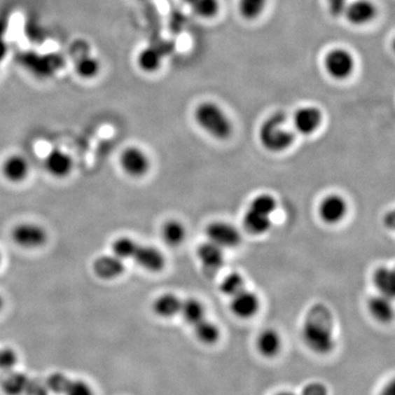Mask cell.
<instances>
[{
	"label": "cell",
	"instance_id": "cell-1",
	"mask_svg": "<svg viewBox=\"0 0 395 395\" xmlns=\"http://www.w3.org/2000/svg\"><path fill=\"white\" fill-rule=\"evenodd\" d=\"M301 334L304 344L317 355H327L334 350V319L325 304H314L307 311Z\"/></svg>",
	"mask_w": 395,
	"mask_h": 395
},
{
	"label": "cell",
	"instance_id": "cell-2",
	"mask_svg": "<svg viewBox=\"0 0 395 395\" xmlns=\"http://www.w3.org/2000/svg\"><path fill=\"white\" fill-rule=\"evenodd\" d=\"M259 139L261 145L270 152L288 150L294 142V130L286 114L278 112L265 120L259 129Z\"/></svg>",
	"mask_w": 395,
	"mask_h": 395
},
{
	"label": "cell",
	"instance_id": "cell-3",
	"mask_svg": "<svg viewBox=\"0 0 395 395\" xmlns=\"http://www.w3.org/2000/svg\"><path fill=\"white\" fill-rule=\"evenodd\" d=\"M195 118L198 125L216 139H226L233 132V125L226 112L213 102H203L198 106Z\"/></svg>",
	"mask_w": 395,
	"mask_h": 395
},
{
	"label": "cell",
	"instance_id": "cell-4",
	"mask_svg": "<svg viewBox=\"0 0 395 395\" xmlns=\"http://www.w3.org/2000/svg\"><path fill=\"white\" fill-rule=\"evenodd\" d=\"M13 243L21 249H36L46 245L48 240L46 228L39 224L25 222L15 226L11 232Z\"/></svg>",
	"mask_w": 395,
	"mask_h": 395
},
{
	"label": "cell",
	"instance_id": "cell-5",
	"mask_svg": "<svg viewBox=\"0 0 395 395\" xmlns=\"http://www.w3.org/2000/svg\"><path fill=\"white\" fill-rule=\"evenodd\" d=\"M324 65L329 76L337 81H344L354 71L355 60L347 50L334 48L325 57Z\"/></svg>",
	"mask_w": 395,
	"mask_h": 395
},
{
	"label": "cell",
	"instance_id": "cell-6",
	"mask_svg": "<svg viewBox=\"0 0 395 395\" xmlns=\"http://www.w3.org/2000/svg\"><path fill=\"white\" fill-rule=\"evenodd\" d=\"M120 165L131 177H143L150 169V158L146 153L137 146L127 147L120 156Z\"/></svg>",
	"mask_w": 395,
	"mask_h": 395
},
{
	"label": "cell",
	"instance_id": "cell-7",
	"mask_svg": "<svg viewBox=\"0 0 395 395\" xmlns=\"http://www.w3.org/2000/svg\"><path fill=\"white\" fill-rule=\"evenodd\" d=\"M209 242L216 244L221 249H232L241 243L240 230L226 222H213L207 228Z\"/></svg>",
	"mask_w": 395,
	"mask_h": 395
},
{
	"label": "cell",
	"instance_id": "cell-8",
	"mask_svg": "<svg viewBox=\"0 0 395 395\" xmlns=\"http://www.w3.org/2000/svg\"><path fill=\"white\" fill-rule=\"evenodd\" d=\"M347 202L340 195H329L319 205V216L327 224H337L347 214Z\"/></svg>",
	"mask_w": 395,
	"mask_h": 395
},
{
	"label": "cell",
	"instance_id": "cell-9",
	"mask_svg": "<svg viewBox=\"0 0 395 395\" xmlns=\"http://www.w3.org/2000/svg\"><path fill=\"white\" fill-rule=\"evenodd\" d=\"M322 112L315 106H303L294 113L293 129L301 134L310 135L314 133L322 123Z\"/></svg>",
	"mask_w": 395,
	"mask_h": 395
},
{
	"label": "cell",
	"instance_id": "cell-10",
	"mask_svg": "<svg viewBox=\"0 0 395 395\" xmlns=\"http://www.w3.org/2000/svg\"><path fill=\"white\" fill-rule=\"evenodd\" d=\"M344 13L354 26H363L375 19L377 8L370 0H355L348 4Z\"/></svg>",
	"mask_w": 395,
	"mask_h": 395
},
{
	"label": "cell",
	"instance_id": "cell-11",
	"mask_svg": "<svg viewBox=\"0 0 395 395\" xmlns=\"http://www.w3.org/2000/svg\"><path fill=\"white\" fill-rule=\"evenodd\" d=\"M133 261L146 270L152 271V272H158L165 267L164 255L160 249H156L154 246L141 245L139 244L137 251H135Z\"/></svg>",
	"mask_w": 395,
	"mask_h": 395
},
{
	"label": "cell",
	"instance_id": "cell-12",
	"mask_svg": "<svg viewBox=\"0 0 395 395\" xmlns=\"http://www.w3.org/2000/svg\"><path fill=\"white\" fill-rule=\"evenodd\" d=\"M44 167L53 177H67L73 170V160L64 151L53 148L44 158Z\"/></svg>",
	"mask_w": 395,
	"mask_h": 395
},
{
	"label": "cell",
	"instance_id": "cell-13",
	"mask_svg": "<svg viewBox=\"0 0 395 395\" xmlns=\"http://www.w3.org/2000/svg\"><path fill=\"white\" fill-rule=\"evenodd\" d=\"M95 275L104 280L118 278L125 272V263L122 259L112 255H102L95 259L92 263Z\"/></svg>",
	"mask_w": 395,
	"mask_h": 395
},
{
	"label": "cell",
	"instance_id": "cell-14",
	"mask_svg": "<svg viewBox=\"0 0 395 395\" xmlns=\"http://www.w3.org/2000/svg\"><path fill=\"white\" fill-rule=\"evenodd\" d=\"M232 311L236 317L242 319H249L258 312L259 299L256 294L249 290H242L235 296H232Z\"/></svg>",
	"mask_w": 395,
	"mask_h": 395
},
{
	"label": "cell",
	"instance_id": "cell-15",
	"mask_svg": "<svg viewBox=\"0 0 395 395\" xmlns=\"http://www.w3.org/2000/svg\"><path fill=\"white\" fill-rule=\"evenodd\" d=\"M198 257L202 263L203 268L210 274H216L223 266L224 255L223 249H221L216 244H202L198 249Z\"/></svg>",
	"mask_w": 395,
	"mask_h": 395
},
{
	"label": "cell",
	"instance_id": "cell-16",
	"mask_svg": "<svg viewBox=\"0 0 395 395\" xmlns=\"http://www.w3.org/2000/svg\"><path fill=\"white\" fill-rule=\"evenodd\" d=\"M30 165L21 155H11L3 164V174L11 183H21L28 177Z\"/></svg>",
	"mask_w": 395,
	"mask_h": 395
},
{
	"label": "cell",
	"instance_id": "cell-17",
	"mask_svg": "<svg viewBox=\"0 0 395 395\" xmlns=\"http://www.w3.org/2000/svg\"><path fill=\"white\" fill-rule=\"evenodd\" d=\"M270 214L256 210L249 207L243 219V226L249 233L261 235L268 232L271 228Z\"/></svg>",
	"mask_w": 395,
	"mask_h": 395
},
{
	"label": "cell",
	"instance_id": "cell-18",
	"mask_svg": "<svg viewBox=\"0 0 395 395\" xmlns=\"http://www.w3.org/2000/svg\"><path fill=\"white\" fill-rule=\"evenodd\" d=\"M181 301L175 294L164 293L158 296L153 303V310L156 315L162 319H170L180 312Z\"/></svg>",
	"mask_w": 395,
	"mask_h": 395
},
{
	"label": "cell",
	"instance_id": "cell-19",
	"mask_svg": "<svg viewBox=\"0 0 395 395\" xmlns=\"http://www.w3.org/2000/svg\"><path fill=\"white\" fill-rule=\"evenodd\" d=\"M282 338L274 329H266L257 338V349L263 357L271 358L280 352Z\"/></svg>",
	"mask_w": 395,
	"mask_h": 395
},
{
	"label": "cell",
	"instance_id": "cell-20",
	"mask_svg": "<svg viewBox=\"0 0 395 395\" xmlns=\"http://www.w3.org/2000/svg\"><path fill=\"white\" fill-rule=\"evenodd\" d=\"M391 300L392 299H390L388 296H381V294L380 296H373L368 303L370 313L380 322H390L391 319H393V314H394Z\"/></svg>",
	"mask_w": 395,
	"mask_h": 395
},
{
	"label": "cell",
	"instance_id": "cell-21",
	"mask_svg": "<svg viewBox=\"0 0 395 395\" xmlns=\"http://www.w3.org/2000/svg\"><path fill=\"white\" fill-rule=\"evenodd\" d=\"M137 63L139 69L144 73H155L162 66V54L158 51V48L148 46L139 52Z\"/></svg>",
	"mask_w": 395,
	"mask_h": 395
},
{
	"label": "cell",
	"instance_id": "cell-22",
	"mask_svg": "<svg viewBox=\"0 0 395 395\" xmlns=\"http://www.w3.org/2000/svg\"><path fill=\"white\" fill-rule=\"evenodd\" d=\"M102 71V63L92 55L83 56L75 64V73L83 81H92Z\"/></svg>",
	"mask_w": 395,
	"mask_h": 395
},
{
	"label": "cell",
	"instance_id": "cell-23",
	"mask_svg": "<svg viewBox=\"0 0 395 395\" xmlns=\"http://www.w3.org/2000/svg\"><path fill=\"white\" fill-rule=\"evenodd\" d=\"M373 284L381 296H388L390 299L394 296V274L391 269L387 267L377 269L373 275Z\"/></svg>",
	"mask_w": 395,
	"mask_h": 395
},
{
	"label": "cell",
	"instance_id": "cell-24",
	"mask_svg": "<svg viewBox=\"0 0 395 395\" xmlns=\"http://www.w3.org/2000/svg\"><path fill=\"white\" fill-rule=\"evenodd\" d=\"M179 313L183 314L186 322L189 323L191 326H195L205 319V307L200 302L193 298L181 301Z\"/></svg>",
	"mask_w": 395,
	"mask_h": 395
},
{
	"label": "cell",
	"instance_id": "cell-25",
	"mask_svg": "<svg viewBox=\"0 0 395 395\" xmlns=\"http://www.w3.org/2000/svg\"><path fill=\"white\" fill-rule=\"evenodd\" d=\"M162 237L165 243L172 247L180 245L186 237V230L179 221L170 220L165 222L162 228Z\"/></svg>",
	"mask_w": 395,
	"mask_h": 395
},
{
	"label": "cell",
	"instance_id": "cell-26",
	"mask_svg": "<svg viewBox=\"0 0 395 395\" xmlns=\"http://www.w3.org/2000/svg\"><path fill=\"white\" fill-rule=\"evenodd\" d=\"M193 328H195V336L198 337V340H200L203 344H216L219 338H220V329H219V327L207 319H202L201 322L198 323L197 325L193 326Z\"/></svg>",
	"mask_w": 395,
	"mask_h": 395
},
{
	"label": "cell",
	"instance_id": "cell-27",
	"mask_svg": "<svg viewBox=\"0 0 395 395\" xmlns=\"http://www.w3.org/2000/svg\"><path fill=\"white\" fill-rule=\"evenodd\" d=\"M137 246L139 243H137L133 238L120 236L112 243V254L122 261L132 259L134 256Z\"/></svg>",
	"mask_w": 395,
	"mask_h": 395
},
{
	"label": "cell",
	"instance_id": "cell-28",
	"mask_svg": "<svg viewBox=\"0 0 395 395\" xmlns=\"http://www.w3.org/2000/svg\"><path fill=\"white\" fill-rule=\"evenodd\" d=\"M267 0H240V13L247 20L258 18L266 8Z\"/></svg>",
	"mask_w": 395,
	"mask_h": 395
},
{
	"label": "cell",
	"instance_id": "cell-29",
	"mask_svg": "<svg viewBox=\"0 0 395 395\" xmlns=\"http://www.w3.org/2000/svg\"><path fill=\"white\" fill-rule=\"evenodd\" d=\"M221 291L226 293V296H234L238 292L245 289V282L243 277L237 272L230 274L224 278L223 282L221 284Z\"/></svg>",
	"mask_w": 395,
	"mask_h": 395
},
{
	"label": "cell",
	"instance_id": "cell-30",
	"mask_svg": "<svg viewBox=\"0 0 395 395\" xmlns=\"http://www.w3.org/2000/svg\"><path fill=\"white\" fill-rule=\"evenodd\" d=\"M193 8L195 15L202 18H212L219 13V0H193Z\"/></svg>",
	"mask_w": 395,
	"mask_h": 395
},
{
	"label": "cell",
	"instance_id": "cell-31",
	"mask_svg": "<svg viewBox=\"0 0 395 395\" xmlns=\"http://www.w3.org/2000/svg\"><path fill=\"white\" fill-rule=\"evenodd\" d=\"M63 392L65 395H95L92 387L83 380L69 381Z\"/></svg>",
	"mask_w": 395,
	"mask_h": 395
},
{
	"label": "cell",
	"instance_id": "cell-32",
	"mask_svg": "<svg viewBox=\"0 0 395 395\" xmlns=\"http://www.w3.org/2000/svg\"><path fill=\"white\" fill-rule=\"evenodd\" d=\"M17 363V354L11 348L0 349V369L11 370Z\"/></svg>",
	"mask_w": 395,
	"mask_h": 395
},
{
	"label": "cell",
	"instance_id": "cell-33",
	"mask_svg": "<svg viewBox=\"0 0 395 395\" xmlns=\"http://www.w3.org/2000/svg\"><path fill=\"white\" fill-rule=\"evenodd\" d=\"M300 395H328L326 385L321 382H310L307 385H304Z\"/></svg>",
	"mask_w": 395,
	"mask_h": 395
},
{
	"label": "cell",
	"instance_id": "cell-34",
	"mask_svg": "<svg viewBox=\"0 0 395 395\" xmlns=\"http://www.w3.org/2000/svg\"><path fill=\"white\" fill-rule=\"evenodd\" d=\"M327 4H328L331 15L334 17H340L347 7L348 0H327Z\"/></svg>",
	"mask_w": 395,
	"mask_h": 395
},
{
	"label": "cell",
	"instance_id": "cell-35",
	"mask_svg": "<svg viewBox=\"0 0 395 395\" xmlns=\"http://www.w3.org/2000/svg\"><path fill=\"white\" fill-rule=\"evenodd\" d=\"M23 377L20 375H13L5 383V388L8 393H17L22 390Z\"/></svg>",
	"mask_w": 395,
	"mask_h": 395
},
{
	"label": "cell",
	"instance_id": "cell-36",
	"mask_svg": "<svg viewBox=\"0 0 395 395\" xmlns=\"http://www.w3.org/2000/svg\"><path fill=\"white\" fill-rule=\"evenodd\" d=\"M380 395H395L394 382L391 381L388 385H385L384 389L381 391Z\"/></svg>",
	"mask_w": 395,
	"mask_h": 395
},
{
	"label": "cell",
	"instance_id": "cell-37",
	"mask_svg": "<svg viewBox=\"0 0 395 395\" xmlns=\"http://www.w3.org/2000/svg\"><path fill=\"white\" fill-rule=\"evenodd\" d=\"M276 395H296V394H294V393L292 392H288V391H284V392L278 393V394Z\"/></svg>",
	"mask_w": 395,
	"mask_h": 395
},
{
	"label": "cell",
	"instance_id": "cell-38",
	"mask_svg": "<svg viewBox=\"0 0 395 395\" xmlns=\"http://www.w3.org/2000/svg\"><path fill=\"white\" fill-rule=\"evenodd\" d=\"M4 307V300L3 298H1V296H0V310L3 309Z\"/></svg>",
	"mask_w": 395,
	"mask_h": 395
},
{
	"label": "cell",
	"instance_id": "cell-39",
	"mask_svg": "<svg viewBox=\"0 0 395 395\" xmlns=\"http://www.w3.org/2000/svg\"><path fill=\"white\" fill-rule=\"evenodd\" d=\"M183 1H187V3H193V0H183Z\"/></svg>",
	"mask_w": 395,
	"mask_h": 395
},
{
	"label": "cell",
	"instance_id": "cell-40",
	"mask_svg": "<svg viewBox=\"0 0 395 395\" xmlns=\"http://www.w3.org/2000/svg\"><path fill=\"white\" fill-rule=\"evenodd\" d=\"M0 263H1V253H0Z\"/></svg>",
	"mask_w": 395,
	"mask_h": 395
}]
</instances>
